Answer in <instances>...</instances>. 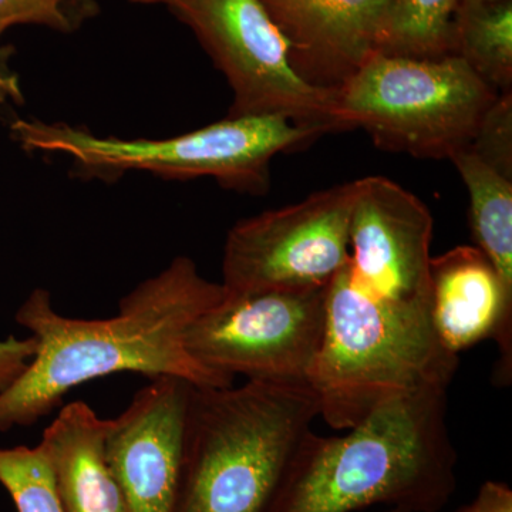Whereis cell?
I'll return each instance as SVG.
<instances>
[{"label": "cell", "instance_id": "1", "mask_svg": "<svg viewBox=\"0 0 512 512\" xmlns=\"http://www.w3.org/2000/svg\"><path fill=\"white\" fill-rule=\"evenodd\" d=\"M224 293L187 256L128 292L111 318H69L56 311L49 291L30 292L15 320L35 338L36 353L23 375L0 392V433L32 426L76 387L117 373L231 386L232 380L200 365L185 348L191 323Z\"/></svg>", "mask_w": 512, "mask_h": 512}, {"label": "cell", "instance_id": "2", "mask_svg": "<svg viewBox=\"0 0 512 512\" xmlns=\"http://www.w3.org/2000/svg\"><path fill=\"white\" fill-rule=\"evenodd\" d=\"M447 392L394 397L342 436L309 431L266 512H353L377 504L443 510L457 483Z\"/></svg>", "mask_w": 512, "mask_h": 512}, {"label": "cell", "instance_id": "3", "mask_svg": "<svg viewBox=\"0 0 512 512\" xmlns=\"http://www.w3.org/2000/svg\"><path fill=\"white\" fill-rule=\"evenodd\" d=\"M318 417L309 383L192 386L175 512H266Z\"/></svg>", "mask_w": 512, "mask_h": 512}, {"label": "cell", "instance_id": "4", "mask_svg": "<svg viewBox=\"0 0 512 512\" xmlns=\"http://www.w3.org/2000/svg\"><path fill=\"white\" fill-rule=\"evenodd\" d=\"M458 363L434 333L429 312L370 292L349 261L330 282L325 336L309 384L319 417L333 430L352 429L394 397L450 389Z\"/></svg>", "mask_w": 512, "mask_h": 512}, {"label": "cell", "instance_id": "5", "mask_svg": "<svg viewBox=\"0 0 512 512\" xmlns=\"http://www.w3.org/2000/svg\"><path fill=\"white\" fill-rule=\"evenodd\" d=\"M10 136L28 153L60 154L84 180L116 181L150 173L164 180L211 177L225 190L265 195L275 156L325 136L284 116L225 117L170 138L100 137L87 128L36 119L10 121Z\"/></svg>", "mask_w": 512, "mask_h": 512}, {"label": "cell", "instance_id": "6", "mask_svg": "<svg viewBox=\"0 0 512 512\" xmlns=\"http://www.w3.org/2000/svg\"><path fill=\"white\" fill-rule=\"evenodd\" d=\"M497 90L458 55L376 52L336 92L342 131L363 128L382 150L451 160L470 147Z\"/></svg>", "mask_w": 512, "mask_h": 512}, {"label": "cell", "instance_id": "7", "mask_svg": "<svg viewBox=\"0 0 512 512\" xmlns=\"http://www.w3.org/2000/svg\"><path fill=\"white\" fill-rule=\"evenodd\" d=\"M192 30L232 90L227 117L284 116L323 133L342 131L338 89H323L293 69L289 46L261 0H167Z\"/></svg>", "mask_w": 512, "mask_h": 512}, {"label": "cell", "instance_id": "8", "mask_svg": "<svg viewBox=\"0 0 512 512\" xmlns=\"http://www.w3.org/2000/svg\"><path fill=\"white\" fill-rule=\"evenodd\" d=\"M328 288L227 292L185 332L194 360L234 382L309 383L322 348Z\"/></svg>", "mask_w": 512, "mask_h": 512}, {"label": "cell", "instance_id": "9", "mask_svg": "<svg viewBox=\"0 0 512 512\" xmlns=\"http://www.w3.org/2000/svg\"><path fill=\"white\" fill-rule=\"evenodd\" d=\"M355 181L309 195L229 229L222 256L227 292L328 288L348 264Z\"/></svg>", "mask_w": 512, "mask_h": 512}, {"label": "cell", "instance_id": "10", "mask_svg": "<svg viewBox=\"0 0 512 512\" xmlns=\"http://www.w3.org/2000/svg\"><path fill=\"white\" fill-rule=\"evenodd\" d=\"M349 224V268L370 292L430 311L433 217L412 192L386 177L355 181Z\"/></svg>", "mask_w": 512, "mask_h": 512}, {"label": "cell", "instance_id": "11", "mask_svg": "<svg viewBox=\"0 0 512 512\" xmlns=\"http://www.w3.org/2000/svg\"><path fill=\"white\" fill-rule=\"evenodd\" d=\"M192 386L175 377L151 379L107 420V457L124 512H175Z\"/></svg>", "mask_w": 512, "mask_h": 512}, {"label": "cell", "instance_id": "12", "mask_svg": "<svg viewBox=\"0 0 512 512\" xmlns=\"http://www.w3.org/2000/svg\"><path fill=\"white\" fill-rule=\"evenodd\" d=\"M393 0H261L302 79L339 89L379 52Z\"/></svg>", "mask_w": 512, "mask_h": 512}, {"label": "cell", "instance_id": "13", "mask_svg": "<svg viewBox=\"0 0 512 512\" xmlns=\"http://www.w3.org/2000/svg\"><path fill=\"white\" fill-rule=\"evenodd\" d=\"M429 313L441 345L454 355L495 340L494 383L510 386L512 292L480 249L461 245L431 256Z\"/></svg>", "mask_w": 512, "mask_h": 512}, {"label": "cell", "instance_id": "14", "mask_svg": "<svg viewBox=\"0 0 512 512\" xmlns=\"http://www.w3.org/2000/svg\"><path fill=\"white\" fill-rule=\"evenodd\" d=\"M57 494L66 512H124L120 488L107 457V420L89 404L60 409L43 431Z\"/></svg>", "mask_w": 512, "mask_h": 512}, {"label": "cell", "instance_id": "15", "mask_svg": "<svg viewBox=\"0 0 512 512\" xmlns=\"http://www.w3.org/2000/svg\"><path fill=\"white\" fill-rule=\"evenodd\" d=\"M470 197L474 242L512 292V180L484 163L470 148L451 158Z\"/></svg>", "mask_w": 512, "mask_h": 512}, {"label": "cell", "instance_id": "16", "mask_svg": "<svg viewBox=\"0 0 512 512\" xmlns=\"http://www.w3.org/2000/svg\"><path fill=\"white\" fill-rule=\"evenodd\" d=\"M453 53L498 93L512 92V0L458 6Z\"/></svg>", "mask_w": 512, "mask_h": 512}, {"label": "cell", "instance_id": "17", "mask_svg": "<svg viewBox=\"0 0 512 512\" xmlns=\"http://www.w3.org/2000/svg\"><path fill=\"white\" fill-rule=\"evenodd\" d=\"M458 0H393L379 52L434 59L453 55Z\"/></svg>", "mask_w": 512, "mask_h": 512}, {"label": "cell", "instance_id": "18", "mask_svg": "<svg viewBox=\"0 0 512 512\" xmlns=\"http://www.w3.org/2000/svg\"><path fill=\"white\" fill-rule=\"evenodd\" d=\"M0 484L18 512H66L40 444L0 448Z\"/></svg>", "mask_w": 512, "mask_h": 512}, {"label": "cell", "instance_id": "19", "mask_svg": "<svg viewBox=\"0 0 512 512\" xmlns=\"http://www.w3.org/2000/svg\"><path fill=\"white\" fill-rule=\"evenodd\" d=\"M99 12L97 0H0V39L18 25L45 26L70 35Z\"/></svg>", "mask_w": 512, "mask_h": 512}, {"label": "cell", "instance_id": "20", "mask_svg": "<svg viewBox=\"0 0 512 512\" xmlns=\"http://www.w3.org/2000/svg\"><path fill=\"white\" fill-rule=\"evenodd\" d=\"M468 148L512 180V92L498 94Z\"/></svg>", "mask_w": 512, "mask_h": 512}, {"label": "cell", "instance_id": "21", "mask_svg": "<svg viewBox=\"0 0 512 512\" xmlns=\"http://www.w3.org/2000/svg\"><path fill=\"white\" fill-rule=\"evenodd\" d=\"M36 353V340L32 335L25 339L0 340V392L12 386L28 369Z\"/></svg>", "mask_w": 512, "mask_h": 512}, {"label": "cell", "instance_id": "22", "mask_svg": "<svg viewBox=\"0 0 512 512\" xmlns=\"http://www.w3.org/2000/svg\"><path fill=\"white\" fill-rule=\"evenodd\" d=\"M456 512H512V490L501 481H485L471 503Z\"/></svg>", "mask_w": 512, "mask_h": 512}, {"label": "cell", "instance_id": "23", "mask_svg": "<svg viewBox=\"0 0 512 512\" xmlns=\"http://www.w3.org/2000/svg\"><path fill=\"white\" fill-rule=\"evenodd\" d=\"M15 53L12 46H0V104L12 103L22 106L25 103L18 76L8 69L9 57Z\"/></svg>", "mask_w": 512, "mask_h": 512}, {"label": "cell", "instance_id": "24", "mask_svg": "<svg viewBox=\"0 0 512 512\" xmlns=\"http://www.w3.org/2000/svg\"><path fill=\"white\" fill-rule=\"evenodd\" d=\"M505 2V0H458V6H483L494 5V3Z\"/></svg>", "mask_w": 512, "mask_h": 512}, {"label": "cell", "instance_id": "25", "mask_svg": "<svg viewBox=\"0 0 512 512\" xmlns=\"http://www.w3.org/2000/svg\"><path fill=\"white\" fill-rule=\"evenodd\" d=\"M130 2L138 3V5H165L167 0H130Z\"/></svg>", "mask_w": 512, "mask_h": 512}, {"label": "cell", "instance_id": "26", "mask_svg": "<svg viewBox=\"0 0 512 512\" xmlns=\"http://www.w3.org/2000/svg\"><path fill=\"white\" fill-rule=\"evenodd\" d=\"M389 512H409V511L397 510V508H392V510H390Z\"/></svg>", "mask_w": 512, "mask_h": 512}]
</instances>
